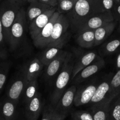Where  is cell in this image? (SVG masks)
<instances>
[{"instance_id":"cell-1","label":"cell","mask_w":120,"mask_h":120,"mask_svg":"<svg viewBox=\"0 0 120 120\" xmlns=\"http://www.w3.org/2000/svg\"><path fill=\"white\" fill-rule=\"evenodd\" d=\"M104 12L102 0H78L73 10L66 15L69 19L71 28L77 32L89 19Z\"/></svg>"},{"instance_id":"cell-2","label":"cell","mask_w":120,"mask_h":120,"mask_svg":"<svg viewBox=\"0 0 120 120\" xmlns=\"http://www.w3.org/2000/svg\"><path fill=\"white\" fill-rule=\"evenodd\" d=\"M75 60L73 55L69 53L66 60L56 78L54 90L51 96V104L55 107L66 90V87L71 80Z\"/></svg>"},{"instance_id":"cell-3","label":"cell","mask_w":120,"mask_h":120,"mask_svg":"<svg viewBox=\"0 0 120 120\" xmlns=\"http://www.w3.org/2000/svg\"><path fill=\"white\" fill-rule=\"evenodd\" d=\"M23 7L17 2L5 0L0 5V19L5 42L9 45L11 29L20 9Z\"/></svg>"},{"instance_id":"cell-4","label":"cell","mask_w":120,"mask_h":120,"mask_svg":"<svg viewBox=\"0 0 120 120\" xmlns=\"http://www.w3.org/2000/svg\"><path fill=\"white\" fill-rule=\"evenodd\" d=\"M25 11L23 7L20 9L11 29L9 46L12 50L18 49L24 38L27 23Z\"/></svg>"},{"instance_id":"cell-5","label":"cell","mask_w":120,"mask_h":120,"mask_svg":"<svg viewBox=\"0 0 120 120\" xmlns=\"http://www.w3.org/2000/svg\"><path fill=\"white\" fill-rule=\"evenodd\" d=\"M70 26V22L66 15L60 14L54 25L50 42L47 48L55 47L62 49L66 41L68 29Z\"/></svg>"},{"instance_id":"cell-6","label":"cell","mask_w":120,"mask_h":120,"mask_svg":"<svg viewBox=\"0 0 120 120\" xmlns=\"http://www.w3.org/2000/svg\"><path fill=\"white\" fill-rule=\"evenodd\" d=\"M114 21H115V19L111 11L100 13L94 15L87 21L79 28L76 32H80L87 30H95L106 23Z\"/></svg>"},{"instance_id":"cell-7","label":"cell","mask_w":120,"mask_h":120,"mask_svg":"<svg viewBox=\"0 0 120 120\" xmlns=\"http://www.w3.org/2000/svg\"><path fill=\"white\" fill-rule=\"evenodd\" d=\"M99 83L94 82L77 88L74 100L76 107L89 104L94 94Z\"/></svg>"},{"instance_id":"cell-8","label":"cell","mask_w":120,"mask_h":120,"mask_svg":"<svg viewBox=\"0 0 120 120\" xmlns=\"http://www.w3.org/2000/svg\"><path fill=\"white\" fill-rule=\"evenodd\" d=\"M56 11V8L51 7L29 23V34L33 41L38 36L42 29L46 25L52 15Z\"/></svg>"},{"instance_id":"cell-9","label":"cell","mask_w":120,"mask_h":120,"mask_svg":"<svg viewBox=\"0 0 120 120\" xmlns=\"http://www.w3.org/2000/svg\"><path fill=\"white\" fill-rule=\"evenodd\" d=\"M104 66L105 62L104 59L98 56V57L93 63L77 74L72 80L73 84L76 85L84 82L93 75L100 71Z\"/></svg>"},{"instance_id":"cell-10","label":"cell","mask_w":120,"mask_h":120,"mask_svg":"<svg viewBox=\"0 0 120 120\" xmlns=\"http://www.w3.org/2000/svg\"><path fill=\"white\" fill-rule=\"evenodd\" d=\"M60 14H59L57 11L55 12L49 20V22L42 29L36 38L33 41L34 45L36 48L40 49L47 48L50 42L54 25Z\"/></svg>"},{"instance_id":"cell-11","label":"cell","mask_w":120,"mask_h":120,"mask_svg":"<svg viewBox=\"0 0 120 120\" xmlns=\"http://www.w3.org/2000/svg\"><path fill=\"white\" fill-rule=\"evenodd\" d=\"M113 74L110 73L105 77L101 83L98 84L96 91L89 104L91 107L100 104L104 100L107 99L110 96L111 89V82Z\"/></svg>"},{"instance_id":"cell-12","label":"cell","mask_w":120,"mask_h":120,"mask_svg":"<svg viewBox=\"0 0 120 120\" xmlns=\"http://www.w3.org/2000/svg\"><path fill=\"white\" fill-rule=\"evenodd\" d=\"M69 53L62 50V52L47 66L44 73L46 81L51 82L56 76H57L66 60Z\"/></svg>"},{"instance_id":"cell-13","label":"cell","mask_w":120,"mask_h":120,"mask_svg":"<svg viewBox=\"0 0 120 120\" xmlns=\"http://www.w3.org/2000/svg\"><path fill=\"white\" fill-rule=\"evenodd\" d=\"M27 82L28 81L23 76L22 71H21L8 88L7 93V98L18 104Z\"/></svg>"},{"instance_id":"cell-14","label":"cell","mask_w":120,"mask_h":120,"mask_svg":"<svg viewBox=\"0 0 120 120\" xmlns=\"http://www.w3.org/2000/svg\"><path fill=\"white\" fill-rule=\"evenodd\" d=\"M76 90V86L73 84L68 88L62 95L57 104L55 106L56 110L60 113L66 115H68L69 113L74 104Z\"/></svg>"},{"instance_id":"cell-15","label":"cell","mask_w":120,"mask_h":120,"mask_svg":"<svg viewBox=\"0 0 120 120\" xmlns=\"http://www.w3.org/2000/svg\"><path fill=\"white\" fill-rule=\"evenodd\" d=\"M43 67L39 59L34 57L25 63L21 71L26 80L30 82L37 80L43 71Z\"/></svg>"},{"instance_id":"cell-16","label":"cell","mask_w":120,"mask_h":120,"mask_svg":"<svg viewBox=\"0 0 120 120\" xmlns=\"http://www.w3.org/2000/svg\"><path fill=\"white\" fill-rule=\"evenodd\" d=\"M43 107L42 95L38 92L34 98L25 104V114L26 119L38 120L41 112H42Z\"/></svg>"},{"instance_id":"cell-17","label":"cell","mask_w":120,"mask_h":120,"mask_svg":"<svg viewBox=\"0 0 120 120\" xmlns=\"http://www.w3.org/2000/svg\"><path fill=\"white\" fill-rule=\"evenodd\" d=\"M98 57V56L97 52L94 50L87 52L86 53H84L81 56H79L77 59L75 61L71 80L72 81L73 80V79L79 72L90 65Z\"/></svg>"},{"instance_id":"cell-18","label":"cell","mask_w":120,"mask_h":120,"mask_svg":"<svg viewBox=\"0 0 120 120\" xmlns=\"http://www.w3.org/2000/svg\"><path fill=\"white\" fill-rule=\"evenodd\" d=\"M51 7L38 1H34L31 3H29V6L25 11L27 22H28L29 24L38 16L43 14Z\"/></svg>"},{"instance_id":"cell-19","label":"cell","mask_w":120,"mask_h":120,"mask_svg":"<svg viewBox=\"0 0 120 120\" xmlns=\"http://www.w3.org/2000/svg\"><path fill=\"white\" fill-rule=\"evenodd\" d=\"M114 97H109L100 104L91 107V113L94 120H109L110 104Z\"/></svg>"},{"instance_id":"cell-20","label":"cell","mask_w":120,"mask_h":120,"mask_svg":"<svg viewBox=\"0 0 120 120\" xmlns=\"http://www.w3.org/2000/svg\"><path fill=\"white\" fill-rule=\"evenodd\" d=\"M117 25V21L109 22L100 28L94 30L95 45L94 46L100 45L113 32Z\"/></svg>"},{"instance_id":"cell-21","label":"cell","mask_w":120,"mask_h":120,"mask_svg":"<svg viewBox=\"0 0 120 120\" xmlns=\"http://www.w3.org/2000/svg\"><path fill=\"white\" fill-rule=\"evenodd\" d=\"M15 103L6 98L0 103V118L4 120H14L16 116Z\"/></svg>"},{"instance_id":"cell-22","label":"cell","mask_w":120,"mask_h":120,"mask_svg":"<svg viewBox=\"0 0 120 120\" xmlns=\"http://www.w3.org/2000/svg\"><path fill=\"white\" fill-rule=\"evenodd\" d=\"M76 42L82 48L89 49L94 46V30H87L77 32Z\"/></svg>"},{"instance_id":"cell-23","label":"cell","mask_w":120,"mask_h":120,"mask_svg":"<svg viewBox=\"0 0 120 120\" xmlns=\"http://www.w3.org/2000/svg\"><path fill=\"white\" fill-rule=\"evenodd\" d=\"M62 49L55 47L46 48L38 58L44 66H47L62 52Z\"/></svg>"},{"instance_id":"cell-24","label":"cell","mask_w":120,"mask_h":120,"mask_svg":"<svg viewBox=\"0 0 120 120\" xmlns=\"http://www.w3.org/2000/svg\"><path fill=\"white\" fill-rule=\"evenodd\" d=\"M38 93V83L37 80L27 82L23 90L22 97L25 104L28 103Z\"/></svg>"},{"instance_id":"cell-25","label":"cell","mask_w":120,"mask_h":120,"mask_svg":"<svg viewBox=\"0 0 120 120\" xmlns=\"http://www.w3.org/2000/svg\"><path fill=\"white\" fill-rule=\"evenodd\" d=\"M67 116L60 113L52 104H49L43 107L41 120H64Z\"/></svg>"},{"instance_id":"cell-26","label":"cell","mask_w":120,"mask_h":120,"mask_svg":"<svg viewBox=\"0 0 120 120\" xmlns=\"http://www.w3.org/2000/svg\"><path fill=\"white\" fill-rule=\"evenodd\" d=\"M109 120H120V94L110 102Z\"/></svg>"},{"instance_id":"cell-27","label":"cell","mask_w":120,"mask_h":120,"mask_svg":"<svg viewBox=\"0 0 120 120\" xmlns=\"http://www.w3.org/2000/svg\"><path fill=\"white\" fill-rule=\"evenodd\" d=\"M120 50V39H114L105 43L100 49V53L103 56L112 55Z\"/></svg>"},{"instance_id":"cell-28","label":"cell","mask_w":120,"mask_h":120,"mask_svg":"<svg viewBox=\"0 0 120 120\" xmlns=\"http://www.w3.org/2000/svg\"><path fill=\"white\" fill-rule=\"evenodd\" d=\"M78 0H58L56 11L60 14H68L73 10Z\"/></svg>"},{"instance_id":"cell-29","label":"cell","mask_w":120,"mask_h":120,"mask_svg":"<svg viewBox=\"0 0 120 120\" xmlns=\"http://www.w3.org/2000/svg\"><path fill=\"white\" fill-rule=\"evenodd\" d=\"M120 94V70L113 75L111 82L110 96L115 97Z\"/></svg>"},{"instance_id":"cell-30","label":"cell","mask_w":120,"mask_h":120,"mask_svg":"<svg viewBox=\"0 0 120 120\" xmlns=\"http://www.w3.org/2000/svg\"><path fill=\"white\" fill-rule=\"evenodd\" d=\"M10 68L9 63L4 62L0 64V93L4 87Z\"/></svg>"},{"instance_id":"cell-31","label":"cell","mask_w":120,"mask_h":120,"mask_svg":"<svg viewBox=\"0 0 120 120\" xmlns=\"http://www.w3.org/2000/svg\"><path fill=\"white\" fill-rule=\"evenodd\" d=\"M73 120H94L91 112L85 110H76L71 112Z\"/></svg>"},{"instance_id":"cell-32","label":"cell","mask_w":120,"mask_h":120,"mask_svg":"<svg viewBox=\"0 0 120 120\" xmlns=\"http://www.w3.org/2000/svg\"><path fill=\"white\" fill-rule=\"evenodd\" d=\"M6 43L2 29V23L0 19V59H3L7 57V51H6L5 43Z\"/></svg>"},{"instance_id":"cell-33","label":"cell","mask_w":120,"mask_h":120,"mask_svg":"<svg viewBox=\"0 0 120 120\" xmlns=\"http://www.w3.org/2000/svg\"><path fill=\"white\" fill-rule=\"evenodd\" d=\"M102 4L105 12L112 11L115 5V0H102Z\"/></svg>"},{"instance_id":"cell-34","label":"cell","mask_w":120,"mask_h":120,"mask_svg":"<svg viewBox=\"0 0 120 120\" xmlns=\"http://www.w3.org/2000/svg\"><path fill=\"white\" fill-rule=\"evenodd\" d=\"M112 14L116 21L120 20V4L115 3L114 8L112 10Z\"/></svg>"},{"instance_id":"cell-35","label":"cell","mask_w":120,"mask_h":120,"mask_svg":"<svg viewBox=\"0 0 120 120\" xmlns=\"http://www.w3.org/2000/svg\"><path fill=\"white\" fill-rule=\"evenodd\" d=\"M35 1H38L41 3L55 8H56L58 3V0H35Z\"/></svg>"},{"instance_id":"cell-36","label":"cell","mask_w":120,"mask_h":120,"mask_svg":"<svg viewBox=\"0 0 120 120\" xmlns=\"http://www.w3.org/2000/svg\"><path fill=\"white\" fill-rule=\"evenodd\" d=\"M116 66L117 70H120V52L117 55L116 60Z\"/></svg>"},{"instance_id":"cell-37","label":"cell","mask_w":120,"mask_h":120,"mask_svg":"<svg viewBox=\"0 0 120 120\" xmlns=\"http://www.w3.org/2000/svg\"><path fill=\"white\" fill-rule=\"evenodd\" d=\"M11 1H14V2H17V3L19 4H21V5L22 6H23L26 2H28L27 0H11Z\"/></svg>"},{"instance_id":"cell-38","label":"cell","mask_w":120,"mask_h":120,"mask_svg":"<svg viewBox=\"0 0 120 120\" xmlns=\"http://www.w3.org/2000/svg\"><path fill=\"white\" fill-rule=\"evenodd\" d=\"M35 0H27V1H28V3H31L32 2H34V1H35Z\"/></svg>"},{"instance_id":"cell-39","label":"cell","mask_w":120,"mask_h":120,"mask_svg":"<svg viewBox=\"0 0 120 120\" xmlns=\"http://www.w3.org/2000/svg\"><path fill=\"white\" fill-rule=\"evenodd\" d=\"M115 3L120 4V0H115Z\"/></svg>"},{"instance_id":"cell-40","label":"cell","mask_w":120,"mask_h":120,"mask_svg":"<svg viewBox=\"0 0 120 120\" xmlns=\"http://www.w3.org/2000/svg\"><path fill=\"white\" fill-rule=\"evenodd\" d=\"M118 30L120 32V20L119 21V26H118Z\"/></svg>"},{"instance_id":"cell-41","label":"cell","mask_w":120,"mask_h":120,"mask_svg":"<svg viewBox=\"0 0 120 120\" xmlns=\"http://www.w3.org/2000/svg\"><path fill=\"white\" fill-rule=\"evenodd\" d=\"M0 120H2V119H1V118H0Z\"/></svg>"},{"instance_id":"cell-42","label":"cell","mask_w":120,"mask_h":120,"mask_svg":"<svg viewBox=\"0 0 120 120\" xmlns=\"http://www.w3.org/2000/svg\"><path fill=\"white\" fill-rule=\"evenodd\" d=\"M1 1V0H0V1Z\"/></svg>"}]
</instances>
